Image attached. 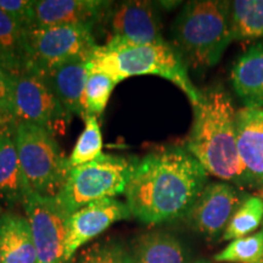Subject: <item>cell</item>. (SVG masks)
Wrapping results in <instances>:
<instances>
[{"mask_svg": "<svg viewBox=\"0 0 263 263\" xmlns=\"http://www.w3.org/2000/svg\"><path fill=\"white\" fill-rule=\"evenodd\" d=\"M207 173L186 147H170L138 161L126 192L132 216L145 224L186 216L206 186Z\"/></svg>", "mask_w": 263, "mask_h": 263, "instance_id": "obj_1", "label": "cell"}, {"mask_svg": "<svg viewBox=\"0 0 263 263\" xmlns=\"http://www.w3.org/2000/svg\"><path fill=\"white\" fill-rule=\"evenodd\" d=\"M193 107L194 122L186 140V150L207 173L226 183L249 185L238 153L236 111L229 94L221 87L210 88Z\"/></svg>", "mask_w": 263, "mask_h": 263, "instance_id": "obj_2", "label": "cell"}, {"mask_svg": "<svg viewBox=\"0 0 263 263\" xmlns=\"http://www.w3.org/2000/svg\"><path fill=\"white\" fill-rule=\"evenodd\" d=\"M88 71L101 72L116 84L136 76H159L183 90L193 106L199 104L202 97L190 80L188 66L166 41L136 44L110 38L106 44L97 45L91 51Z\"/></svg>", "mask_w": 263, "mask_h": 263, "instance_id": "obj_3", "label": "cell"}, {"mask_svg": "<svg viewBox=\"0 0 263 263\" xmlns=\"http://www.w3.org/2000/svg\"><path fill=\"white\" fill-rule=\"evenodd\" d=\"M229 5L223 0H193L183 6L172 25V38L188 67L203 71L221 60L233 41Z\"/></svg>", "mask_w": 263, "mask_h": 263, "instance_id": "obj_4", "label": "cell"}, {"mask_svg": "<svg viewBox=\"0 0 263 263\" xmlns=\"http://www.w3.org/2000/svg\"><path fill=\"white\" fill-rule=\"evenodd\" d=\"M137 159L103 154L97 160L72 168L64 188L55 196L68 215L91 202L124 194Z\"/></svg>", "mask_w": 263, "mask_h": 263, "instance_id": "obj_5", "label": "cell"}, {"mask_svg": "<svg viewBox=\"0 0 263 263\" xmlns=\"http://www.w3.org/2000/svg\"><path fill=\"white\" fill-rule=\"evenodd\" d=\"M15 144L22 172L32 192L57 196L64 188L71 167L55 137L35 124L18 123Z\"/></svg>", "mask_w": 263, "mask_h": 263, "instance_id": "obj_6", "label": "cell"}, {"mask_svg": "<svg viewBox=\"0 0 263 263\" xmlns=\"http://www.w3.org/2000/svg\"><path fill=\"white\" fill-rule=\"evenodd\" d=\"M26 41L28 70L42 76L73 59L89 58L98 45L89 26H33L26 29Z\"/></svg>", "mask_w": 263, "mask_h": 263, "instance_id": "obj_7", "label": "cell"}, {"mask_svg": "<svg viewBox=\"0 0 263 263\" xmlns=\"http://www.w3.org/2000/svg\"><path fill=\"white\" fill-rule=\"evenodd\" d=\"M12 107L18 123L35 124L54 137L64 136L72 117L59 101L44 76L31 70L14 74Z\"/></svg>", "mask_w": 263, "mask_h": 263, "instance_id": "obj_8", "label": "cell"}, {"mask_svg": "<svg viewBox=\"0 0 263 263\" xmlns=\"http://www.w3.org/2000/svg\"><path fill=\"white\" fill-rule=\"evenodd\" d=\"M38 263H66L65 241L68 215L55 197L39 195L28 186L24 199Z\"/></svg>", "mask_w": 263, "mask_h": 263, "instance_id": "obj_9", "label": "cell"}, {"mask_svg": "<svg viewBox=\"0 0 263 263\" xmlns=\"http://www.w3.org/2000/svg\"><path fill=\"white\" fill-rule=\"evenodd\" d=\"M242 197L229 183L207 184L186 213L190 226L209 240L223 235Z\"/></svg>", "mask_w": 263, "mask_h": 263, "instance_id": "obj_10", "label": "cell"}, {"mask_svg": "<svg viewBox=\"0 0 263 263\" xmlns=\"http://www.w3.org/2000/svg\"><path fill=\"white\" fill-rule=\"evenodd\" d=\"M127 203L116 199L91 202L71 213L67 222L64 259L67 263L77 250L97 238L114 223L129 218Z\"/></svg>", "mask_w": 263, "mask_h": 263, "instance_id": "obj_11", "label": "cell"}, {"mask_svg": "<svg viewBox=\"0 0 263 263\" xmlns=\"http://www.w3.org/2000/svg\"><path fill=\"white\" fill-rule=\"evenodd\" d=\"M111 37L146 44L164 41L155 5L145 0H129L115 6L106 20Z\"/></svg>", "mask_w": 263, "mask_h": 263, "instance_id": "obj_12", "label": "cell"}, {"mask_svg": "<svg viewBox=\"0 0 263 263\" xmlns=\"http://www.w3.org/2000/svg\"><path fill=\"white\" fill-rule=\"evenodd\" d=\"M34 26H89L106 22L112 2L103 0H33Z\"/></svg>", "mask_w": 263, "mask_h": 263, "instance_id": "obj_13", "label": "cell"}, {"mask_svg": "<svg viewBox=\"0 0 263 263\" xmlns=\"http://www.w3.org/2000/svg\"><path fill=\"white\" fill-rule=\"evenodd\" d=\"M236 139L249 185L263 186V108L236 111Z\"/></svg>", "mask_w": 263, "mask_h": 263, "instance_id": "obj_14", "label": "cell"}, {"mask_svg": "<svg viewBox=\"0 0 263 263\" xmlns=\"http://www.w3.org/2000/svg\"><path fill=\"white\" fill-rule=\"evenodd\" d=\"M90 58V57H89ZM89 58H77L62 64L44 76L68 114L84 118V90Z\"/></svg>", "mask_w": 263, "mask_h": 263, "instance_id": "obj_15", "label": "cell"}, {"mask_svg": "<svg viewBox=\"0 0 263 263\" xmlns=\"http://www.w3.org/2000/svg\"><path fill=\"white\" fill-rule=\"evenodd\" d=\"M230 80L245 107L263 108V42L250 47L239 57Z\"/></svg>", "mask_w": 263, "mask_h": 263, "instance_id": "obj_16", "label": "cell"}, {"mask_svg": "<svg viewBox=\"0 0 263 263\" xmlns=\"http://www.w3.org/2000/svg\"><path fill=\"white\" fill-rule=\"evenodd\" d=\"M2 263H38L37 249L27 217L5 212L0 216Z\"/></svg>", "mask_w": 263, "mask_h": 263, "instance_id": "obj_17", "label": "cell"}, {"mask_svg": "<svg viewBox=\"0 0 263 263\" xmlns=\"http://www.w3.org/2000/svg\"><path fill=\"white\" fill-rule=\"evenodd\" d=\"M133 263H186V254L176 236L164 232L140 234L132 241Z\"/></svg>", "mask_w": 263, "mask_h": 263, "instance_id": "obj_18", "label": "cell"}, {"mask_svg": "<svg viewBox=\"0 0 263 263\" xmlns=\"http://www.w3.org/2000/svg\"><path fill=\"white\" fill-rule=\"evenodd\" d=\"M0 65L11 74L28 70L26 29L0 9Z\"/></svg>", "mask_w": 263, "mask_h": 263, "instance_id": "obj_19", "label": "cell"}, {"mask_svg": "<svg viewBox=\"0 0 263 263\" xmlns=\"http://www.w3.org/2000/svg\"><path fill=\"white\" fill-rule=\"evenodd\" d=\"M28 183L20 164L15 137L0 138V199L24 202Z\"/></svg>", "mask_w": 263, "mask_h": 263, "instance_id": "obj_20", "label": "cell"}, {"mask_svg": "<svg viewBox=\"0 0 263 263\" xmlns=\"http://www.w3.org/2000/svg\"><path fill=\"white\" fill-rule=\"evenodd\" d=\"M233 41L263 38V0H234L229 5Z\"/></svg>", "mask_w": 263, "mask_h": 263, "instance_id": "obj_21", "label": "cell"}, {"mask_svg": "<svg viewBox=\"0 0 263 263\" xmlns=\"http://www.w3.org/2000/svg\"><path fill=\"white\" fill-rule=\"evenodd\" d=\"M262 224L263 197L256 195L245 196L227 226L222 240L233 241V240L245 238L254 234V232Z\"/></svg>", "mask_w": 263, "mask_h": 263, "instance_id": "obj_22", "label": "cell"}, {"mask_svg": "<svg viewBox=\"0 0 263 263\" xmlns=\"http://www.w3.org/2000/svg\"><path fill=\"white\" fill-rule=\"evenodd\" d=\"M85 127L68 157L71 170L83 166L103 155V137L98 117L85 115Z\"/></svg>", "mask_w": 263, "mask_h": 263, "instance_id": "obj_23", "label": "cell"}, {"mask_svg": "<svg viewBox=\"0 0 263 263\" xmlns=\"http://www.w3.org/2000/svg\"><path fill=\"white\" fill-rule=\"evenodd\" d=\"M213 259L219 263H263V230L233 240Z\"/></svg>", "mask_w": 263, "mask_h": 263, "instance_id": "obj_24", "label": "cell"}, {"mask_svg": "<svg viewBox=\"0 0 263 263\" xmlns=\"http://www.w3.org/2000/svg\"><path fill=\"white\" fill-rule=\"evenodd\" d=\"M116 85L117 84L108 76L101 72H89L84 90L85 115H93L97 117L101 116Z\"/></svg>", "mask_w": 263, "mask_h": 263, "instance_id": "obj_25", "label": "cell"}, {"mask_svg": "<svg viewBox=\"0 0 263 263\" xmlns=\"http://www.w3.org/2000/svg\"><path fill=\"white\" fill-rule=\"evenodd\" d=\"M76 263H133L130 252L115 240L99 241L81 252Z\"/></svg>", "mask_w": 263, "mask_h": 263, "instance_id": "obj_26", "label": "cell"}, {"mask_svg": "<svg viewBox=\"0 0 263 263\" xmlns=\"http://www.w3.org/2000/svg\"><path fill=\"white\" fill-rule=\"evenodd\" d=\"M0 9L22 28L28 29L34 26L33 0H0Z\"/></svg>", "mask_w": 263, "mask_h": 263, "instance_id": "obj_27", "label": "cell"}, {"mask_svg": "<svg viewBox=\"0 0 263 263\" xmlns=\"http://www.w3.org/2000/svg\"><path fill=\"white\" fill-rule=\"evenodd\" d=\"M14 74L0 65V107L14 114Z\"/></svg>", "mask_w": 263, "mask_h": 263, "instance_id": "obj_28", "label": "cell"}, {"mask_svg": "<svg viewBox=\"0 0 263 263\" xmlns=\"http://www.w3.org/2000/svg\"><path fill=\"white\" fill-rule=\"evenodd\" d=\"M17 120L11 111L0 107V138L15 137Z\"/></svg>", "mask_w": 263, "mask_h": 263, "instance_id": "obj_29", "label": "cell"}, {"mask_svg": "<svg viewBox=\"0 0 263 263\" xmlns=\"http://www.w3.org/2000/svg\"><path fill=\"white\" fill-rule=\"evenodd\" d=\"M192 263H210V262H206V261H195V262H192Z\"/></svg>", "mask_w": 263, "mask_h": 263, "instance_id": "obj_30", "label": "cell"}, {"mask_svg": "<svg viewBox=\"0 0 263 263\" xmlns=\"http://www.w3.org/2000/svg\"><path fill=\"white\" fill-rule=\"evenodd\" d=\"M0 216H2V212H0ZM0 263H2V256H0Z\"/></svg>", "mask_w": 263, "mask_h": 263, "instance_id": "obj_31", "label": "cell"}]
</instances>
